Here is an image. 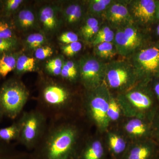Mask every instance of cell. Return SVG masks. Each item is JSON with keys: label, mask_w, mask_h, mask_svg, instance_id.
Returning a JSON list of instances; mask_svg holds the SVG:
<instances>
[{"label": "cell", "mask_w": 159, "mask_h": 159, "mask_svg": "<svg viewBox=\"0 0 159 159\" xmlns=\"http://www.w3.org/2000/svg\"><path fill=\"white\" fill-rule=\"evenodd\" d=\"M76 133L74 128L60 120L52 121L37 146L45 159H68L75 145Z\"/></svg>", "instance_id": "obj_1"}, {"label": "cell", "mask_w": 159, "mask_h": 159, "mask_svg": "<svg viewBox=\"0 0 159 159\" xmlns=\"http://www.w3.org/2000/svg\"><path fill=\"white\" fill-rule=\"evenodd\" d=\"M70 98L68 90L64 86L59 83L48 81L41 90L40 100L42 108L39 110L52 121L61 120Z\"/></svg>", "instance_id": "obj_2"}, {"label": "cell", "mask_w": 159, "mask_h": 159, "mask_svg": "<svg viewBox=\"0 0 159 159\" xmlns=\"http://www.w3.org/2000/svg\"><path fill=\"white\" fill-rule=\"evenodd\" d=\"M28 89L16 79L5 81L0 88V107L5 116L11 119L21 114L29 97Z\"/></svg>", "instance_id": "obj_3"}, {"label": "cell", "mask_w": 159, "mask_h": 159, "mask_svg": "<svg viewBox=\"0 0 159 159\" xmlns=\"http://www.w3.org/2000/svg\"><path fill=\"white\" fill-rule=\"evenodd\" d=\"M47 117L39 110L23 113L19 120L18 141L29 148L36 147L47 128Z\"/></svg>", "instance_id": "obj_4"}, {"label": "cell", "mask_w": 159, "mask_h": 159, "mask_svg": "<svg viewBox=\"0 0 159 159\" xmlns=\"http://www.w3.org/2000/svg\"><path fill=\"white\" fill-rule=\"evenodd\" d=\"M129 57L139 79L148 82L159 78V48L155 44L145 46Z\"/></svg>", "instance_id": "obj_5"}, {"label": "cell", "mask_w": 159, "mask_h": 159, "mask_svg": "<svg viewBox=\"0 0 159 159\" xmlns=\"http://www.w3.org/2000/svg\"><path fill=\"white\" fill-rule=\"evenodd\" d=\"M138 79L139 75L129 61L114 60L107 63L104 80L111 88L125 89Z\"/></svg>", "instance_id": "obj_6"}, {"label": "cell", "mask_w": 159, "mask_h": 159, "mask_svg": "<svg viewBox=\"0 0 159 159\" xmlns=\"http://www.w3.org/2000/svg\"><path fill=\"white\" fill-rule=\"evenodd\" d=\"M106 64L95 55H87L80 59L78 73L89 91L93 90L102 84L105 79Z\"/></svg>", "instance_id": "obj_7"}, {"label": "cell", "mask_w": 159, "mask_h": 159, "mask_svg": "<svg viewBox=\"0 0 159 159\" xmlns=\"http://www.w3.org/2000/svg\"><path fill=\"white\" fill-rule=\"evenodd\" d=\"M158 1L133 0L127 1V6L134 24L139 28L148 29L157 22Z\"/></svg>", "instance_id": "obj_8"}, {"label": "cell", "mask_w": 159, "mask_h": 159, "mask_svg": "<svg viewBox=\"0 0 159 159\" xmlns=\"http://www.w3.org/2000/svg\"><path fill=\"white\" fill-rule=\"evenodd\" d=\"M92 91L89 99V107L92 117L100 127L104 128L108 125L107 110L110 93L105 86L101 84Z\"/></svg>", "instance_id": "obj_9"}, {"label": "cell", "mask_w": 159, "mask_h": 159, "mask_svg": "<svg viewBox=\"0 0 159 159\" xmlns=\"http://www.w3.org/2000/svg\"><path fill=\"white\" fill-rule=\"evenodd\" d=\"M102 16L111 27L116 29L134 24L127 6V1H114Z\"/></svg>", "instance_id": "obj_10"}, {"label": "cell", "mask_w": 159, "mask_h": 159, "mask_svg": "<svg viewBox=\"0 0 159 159\" xmlns=\"http://www.w3.org/2000/svg\"><path fill=\"white\" fill-rule=\"evenodd\" d=\"M157 146L153 141H145L136 145L125 152L122 159H154Z\"/></svg>", "instance_id": "obj_11"}, {"label": "cell", "mask_w": 159, "mask_h": 159, "mask_svg": "<svg viewBox=\"0 0 159 159\" xmlns=\"http://www.w3.org/2000/svg\"><path fill=\"white\" fill-rule=\"evenodd\" d=\"M35 14L31 9H20L12 17L15 30L26 31L34 29L37 24Z\"/></svg>", "instance_id": "obj_12"}, {"label": "cell", "mask_w": 159, "mask_h": 159, "mask_svg": "<svg viewBox=\"0 0 159 159\" xmlns=\"http://www.w3.org/2000/svg\"><path fill=\"white\" fill-rule=\"evenodd\" d=\"M151 93L146 91L135 90L129 92L126 97L138 109L144 111H153L154 100Z\"/></svg>", "instance_id": "obj_13"}, {"label": "cell", "mask_w": 159, "mask_h": 159, "mask_svg": "<svg viewBox=\"0 0 159 159\" xmlns=\"http://www.w3.org/2000/svg\"><path fill=\"white\" fill-rule=\"evenodd\" d=\"M39 20L45 31L53 33L58 29L59 22L56 9L53 6H45L39 11Z\"/></svg>", "instance_id": "obj_14"}, {"label": "cell", "mask_w": 159, "mask_h": 159, "mask_svg": "<svg viewBox=\"0 0 159 159\" xmlns=\"http://www.w3.org/2000/svg\"><path fill=\"white\" fill-rule=\"evenodd\" d=\"M125 129L129 134L137 137L146 138L152 133L150 124L140 119H133L129 121Z\"/></svg>", "instance_id": "obj_15"}, {"label": "cell", "mask_w": 159, "mask_h": 159, "mask_svg": "<svg viewBox=\"0 0 159 159\" xmlns=\"http://www.w3.org/2000/svg\"><path fill=\"white\" fill-rule=\"evenodd\" d=\"M83 13L82 5L78 3H71L65 9L63 17L66 23L70 25H74L80 21Z\"/></svg>", "instance_id": "obj_16"}, {"label": "cell", "mask_w": 159, "mask_h": 159, "mask_svg": "<svg viewBox=\"0 0 159 159\" xmlns=\"http://www.w3.org/2000/svg\"><path fill=\"white\" fill-rule=\"evenodd\" d=\"M19 55L17 52H13L0 57V78H5L9 73L14 70Z\"/></svg>", "instance_id": "obj_17"}, {"label": "cell", "mask_w": 159, "mask_h": 159, "mask_svg": "<svg viewBox=\"0 0 159 159\" xmlns=\"http://www.w3.org/2000/svg\"><path fill=\"white\" fill-rule=\"evenodd\" d=\"M95 56L102 60H111L117 54L113 42L101 43L94 47Z\"/></svg>", "instance_id": "obj_18"}, {"label": "cell", "mask_w": 159, "mask_h": 159, "mask_svg": "<svg viewBox=\"0 0 159 159\" xmlns=\"http://www.w3.org/2000/svg\"><path fill=\"white\" fill-rule=\"evenodd\" d=\"M111 0H92L89 2L88 11L93 17L103 16L109 6L113 2Z\"/></svg>", "instance_id": "obj_19"}, {"label": "cell", "mask_w": 159, "mask_h": 159, "mask_svg": "<svg viewBox=\"0 0 159 159\" xmlns=\"http://www.w3.org/2000/svg\"><path fill=\"white\" fill-rule=\"evenodd\" d=\"M35 66L36 63L34 58L25 54H19L17 57L14 70L16 74H17L32 72L34 70Z\"/></svg>", "instance_id": "obj_20"}, {"label": "cell", "mask_w": 159, "mask_h": 159, "mask_svg": "<svg viewBox=\"0 0 159 159\" xmlns=\"http://www.w3.org/2000/svg\"><path fill=\"white\" fill-rule=\"evenodd\" d=\"M23 2L24 1L22 0L2 1L0 16L12 18L14 15L20 10Z\"/></svg>", "instance_id": "obj_21"}, {"label": "cell", "mask_w": 159, "mask_h": 159, "mask_svg": "<svg viewBox=\"0 0 159 159\" xmlns=\"http://www.w3.org/2000/svg\"><path fill=\"white\" fill-rule=\"evenodd\" d=\"M19 134V124L17 121L8 127L0 129V141L9 143L13 140H18Z\"/></svg>", "instance_id": "obj_22"}, {"label": "cell", "mask_w": 159, "mask_h": 159, "mask_svg": "<svg viewBox=\"0 0 159 159\" xmlns=\"http://www.w3.org/2000/svg\"><path fill=\"white\" fill-rule=\"evenodd\" d=\"M12 18L0 16V39L17 38Z\"/></svg>", "instance_id": "obj_23"}, {"label": "cell", "mask_w": 159, "mask_h": 159, "mask_svg": "<svg viewBox=\"0 0 159 159\" xmlns=\"http://www.w3.org/2000/svg\"><path fill=\"white\" fill-rule=\"evenodd\" d=\"M104 149L101 142L94 141L87 147L82 156V159H103Z\"/></svg>", "instance_id": "obj_24"}, {"label": "cell", "mask_w": 159, "mask_h": 159, "mask_svg": "<svg viewBox=\"0 0 159 159\" xmlns=\"http://www.w3.org/2000/svg\"><path fill=\"white\" fill-rule=\"evenodd\" d=\"M109 144L112 152L116 157L122 156L124 155L126 143L124 139L115 134H111L109 136Z\"/></svg>", "instance_id": "obj_25"}, {"label": "cell", "mask_w": 159, "mask_h": 159, "mask_svg": "<svg viewBox=\"0 0 159 159\" xmlns=\"http://www.w3.org/2000/svg\"><path fill=\"white\" fill-rule=\"evenodd\" d=\"M78 73V66L72 61L64 63L60 76L63 79L73 80L77 78Z\"/></svg>", "instance_id": "obj_26"}, {"label": "cell", "mask_w": 159, "mask_h": 159, "mask_svg": "<svg viewBox=\"0 0 159 159\" xmlns=\"http://www.w3.org/2000/svg\"><path fill=\"white\" fill-rule=\"evenodd\" d=\"M46 38L44 34L40 33H34L29 35L26 39V44L30 50H35L43 46L45 43Z\"/></svg>", "instance_id": "obj_27"}, {"label": "cell", "mask_w": 159, "mask_h": 159, "mask_svg": "<svg viewBox=\"0 0 159 159\" xmlns=\"http://www.w3.org/2000/svg\"><path fill=\"white\" fill-rule=\"evenodd\" d=\"M18 44L17 38L0 39V57L7 53L15 52Z\"/></svg>", "instance_id": "obj_28"}, {"label": "cell", "mask_w": 159, "mask_h": 159, "mask_svg": "<svg viewBox=\"0 0 159 159\" xmlns=\"http://www.w3.org/2000/svg\"><path fill=\"white\" fill-rule=\"evenodd\" d=\"M120 107L117 100L110 95L109 105L107 110V116L109 119L116 121L120 116Z\"/></svg>", "instance_id": "obj_29"}, {"label": "cell", "mask_w": 159, "mask_h": 159, "mask_svg": "<svg viewBox=\"0 0 159 159\" xmlns=\"http://www.w3.org/2000/svg\"><path fill=\"white\" fill-rule=\"evenodd\" d=\"M99 20L96 17L90 16L87 18L84 25L81 27L80 32L84 39L87 35L89 32L99 26Z\"/></svg>", "instance_id": "obj_30"}, {"label": "cell", "mask_w": 159, "mask_h": 159, "mask_svg": "<svg viewBox=\"0 0 159 159\" xmlns=\"http://www.w3.org/2000/svg\"><path fill=\"white\" fill-rule=\"evenodd\" d=\"M82 44L79 41L65 45L61 47L63 53L68 57H73L81 51Z\"/></svg>", "instance_id": "obj_31"}, {"label": "cell", "mask_w": 159, "mask_h": 159, "mask_svg": "<svg viewBox=\"0 0 159 159\" xmlns=\"http://www.w3.org/2000/svg\"><path fill=\"white\" fill-rule=\"evenodd\" d=\"M54 53L53 49L48 46H43L40 47L35 50L34 56L36 59L43 60L51 57Z\"/></svg>", "instance_id": "obj_32"}, {"label": "cell", "mask_w": 159, "mask_h": 159, "mask_svg": "<svg viewBox=\"0 0 159 159\" xmlns=\"http://www.w3.org/2000/svg\"><path fill=\"white\" fill-rule=\"evenodd\" d=\"M78 35L72 31L64 32L59 37V41L65 45L78 41Z\"/></svg>", "instance_id": "obj_33"}, {"label": "cell", "mask_w": 159, "mask_h": 159, "mask_svg": "<svg viewBox=\"0 0 159 159\" xmlns=\"http://www.w3.org/2000/svg\"><path fill=\"white\" fill-rule=\"evenodd\" d=\"M115 33L113 31L110 33L100 36H95L92 41V43L94 47L101 43L106 42H113Z\"/></svg>", "instance_id": "obj_34"}, {"label": "cell", "mask_w": 159, "mask_h": 159, "mask_svg": "<svg viewBox=\"0 0 159 159\" xmlns=\"http://www.w3.org/2000/svg\"><path fill=\"white\" fill-rule=\"evenodd\" d=\"M64 63L62 59L60 57H55L48 61L46 64V67H53L62 68Z\"/></svg>", "instance_id": "obj_35"}, {"label": "cell", "mask_w": 159, "mask_h": 159, "mask_svg": "<svg viewBox=\"0 0 159 159\" xmlns=\"http://www.w3.org/2000/svg\"><path fill=\"white\" fill-rule=\"evenodd\" d=\"M153 119H154V129L152 131L153 133L155 134L157 139L159 140V113L155 115Z\"/></svg>", "instance_id": "obj_36"}, {"label": "cell", "mask_w": 159, "mask_h": 159, "mask_svg": "<svg viewBox=\"0 0 159 159\" xmlns=\"http://www.w3.org/2000/svg\"><path fill=\"white\" fill-rule=\"evenodd\" d=\"M155 81L154 82L153 92L159 101V78L155 79Z\"/></svg>", "instance_id": "obj_37"}, {"label": "cell", "mask_w": 159, "mask_h": 159, "mask_svg": "<svg viewBox=\"0 0 159 159\" xmlns=\"http://www.w3.org/2000/svg\"><path fill=\"white\" fill-rule=\"evenodd\" d=\"M156 19L157 22H159V1H158L156 9Z\"/></svg>", "instance_id": "obj_38"}, {"label": "cell", "mask_w": 159, "mask_h": 159, "mask_svg": "<svg viewBox=\"0 0 159 159\" xmlns=\"http://www.w3.org/2000/svg\"><path fill=\"white\" fill-rule=\"evenodd\" d=\"M155 32L157 35L158 36H159V24H158L157 25V26L156 29L155 30Z\"/></svg>", "instance_id": "obj_39"}, {"label": "cell", "mask_w": 159, "mask_h": 159, "mask_svg": "<svg viewBox=\"0 0 159 159\" xmlns=\"http://www.w3.org/2000/svg\"><path fill=\"white\" fill-rule=\"evenodd\" d=\"M4 116L2 111V109H1V107H0V121H1L3 117Z\"/></svg>", "instance_id": "obj_40"}, {"label": "cell", "mask_w": 159, "mask_h": 159, "mask_svg": "<svg viewBox=\"0 0 159 159\" xmlns=\"http://www.w3.org/2000/svg\"><path fill=\"white\" fill-rule=\"evenodd\" d=\"M1 144H0V155H1V153L2 152V146H1ZM0 159H3L2 158H0Z\"/></svg>", "instance_id": "obj_41"}, {"label": "cell", "mask_w": 159, "mask_h": 159, "mask_svg": "<svg viewBox=\"0 0 159 159\" xmlns=\"http://www.w3.org/2000/svg\"><path fill=\"white\" fill-rule=\"evenodd\" d=\"M2 1H0V13H1V9H2Z\"/></svg>", "instance_id": "obj_42"}, {"label": "cell", "mask_w": 159, "mask_h": 159, "mask_svg": "<svg viewBox=\"0 0 159 159\" xmlns=\"http://www.w3.org/2000/svg\"><path fill=\"white\" fill-rule=\"evenodd\" d=\"M155 44L157 46V47L159 48V41L155 43Z\"/></svg>", "instance_id": "obj_43"}]
</instances>
